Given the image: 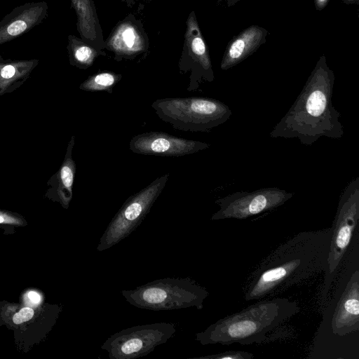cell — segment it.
Instances as JSON below:
<instances>
[{"label":"cell","instance_id":"1","mask_svg":"<svg viewBox=\"0 0 359 359\" xmlns=\"http://www.w3.org/2000/svg\"><path fill=\"white\" fill-rule=\"evenodd\" d=\"M331 228L301 231L278 245L250 274L245 290L248 302L273 296L325 272Z\"/></svg>","mask_w":359,"mask_h":359},{"label":"cell","instance_id":"2","mask_svg":"<svg viewBox=\"0 0 359 359\" xmlns=\"http://www.w3.org/2000/svg\"><path fill=\"white\" fill-rule=\"evenodd\" d=\"M334 74L322 55L300 93L284 116L269 133L272 138L299 140L311 145L322 137L340 139L344 126L332 103Z\"/></svg>","mask_w":359,"mask_h":359},{"label":"cell","instance_id":"3","mask_svg":"<svg viewBox=\"0 0 359 359\" xmlns=\"http://www.w3.org/2000/svg\"><path fill=\"white\" fill-rule=\"evenodd\" d=\"M299 311L296 302L278 297L261 300L196 334L202 345H248L262 342L266 334Z\"/></svg>","mask_w":359,"mask_h":359},{"label":"cell","instance_id":"4","mask_svg":"<svg viewBox=\"0 0 359 359\" xmlns=\"http://www.w3.org/2000/svg\"><path fill=\"white\" fill-rule=\"evenodd\" d=\"M121 294L132 306L151 311H170L189 307L201 310L209 294L194 280L187 278H164L149 282Z\"/></svg>","mask_w":359,"mask_h":359},{"label":"cell","instance_id":"5","mask_svg":"<svg viewBox=\"0 0 359 359\" xmlns=\"http://www.w3.org/2000/svg\"><path fill=\"white\" fill-rule=\"evenodd\" d=\"M151 106L160 119L185 132H208L232 115L228 105L211 97L161 98Z\"/></svg>","mask_w":359,"mask_h":359},{"label":"cell","instance_id":"6","mask_svg":"<svg viewBox=\"0 0 359 359\" xmlns=\"http://www.w3.org/2000/svg\"><path fill=\"white\" fill-rule=\"evenodd\" d=\"M359 219V177L353 179L341 194L331 227V239L325 272L323 298L326 301L330 287L351 242Z\"/></svg>","mask_w":359,"mask_h":359},{"label":"cell","instance_id":"7","mask_svg":"<svg viewBox=\"0 0 359 359\" xmlns=\"http://www.w3.org/2000/svg\"><path fill=\"white\" fill-rule=\"evenodd\" d=\"M168 177V173L158 177L126 200L102 235L97 246L98 252L120 243L140 226L164 189Z\"/></svg>","mask_w":359,"mask_h":359},{"label":"cell","instance_id":"8","mask_svg":"<svg viewBox=\"0 0 359 359\" xmlns=\"http://www.w3.org/2000/svg\"><path fill=\"white\" fill-rule=\"evenodd\" d=\"M177 332L173 323H154L123 329L110 335L101 346L110 359H135L147 355L166 343Z\"/></svg>","mask_w":359,"mask_h":359},{"label":"cell","instance_id":"9","mask_svg":"<svg viewBox=\"0 0 359 359\" xmlns=\"http://www.w3.org/2000/svg\"><path fill=\"white\" fill-rule=\"evenodd\" d=\"M294 193L278 187H266L253 191H236L218 198L219 210L212 220L243 219L277 208L293 197Z\"/></svg>","mask_w":359,"mask_h":359},{"label":"cell","instance_id":"10","mask_svg":"<svg viewBox=\"0 0 359 359\" xmlns=\"http://www.w3.org/2000/svg\"><path fill=\"white\" fill-rule=\"evenodd\" d=\"M322 323H329L332 335L345 337L359 331V270L343 277Z\"/></svg>","mask_w":359,"mask_h":359},{"label":"cell","instance_id":"11","mask_svg":"<svg viewBox=\"0 0 359 359\" xmlns=\"http://www.w3.org/2000/svg\"><path fill=\"white\" fill-rule=\"evenodd\" d=\"M184 46L179 61L182 74L190 72L188 91L196 90L202 82L215 79L208 48L201 32L195 13L191 11L187 20Z\"/></svg>","mask_w":359,"mask_h":359},{"label":"cell","instance_id":"12","mask_svg":"<svg viewBox=\"0 0 359 359\" xmlns=\"http://www.w3.org/2000/svg\"><path fill=\"white\" fill-rule=\"evenodd\" d=\"M210 144L176 137L162 131L137 134L130 140V150L137 154L177 157L208 149Z\"/></svg>","mask_w":359,"mask_h":359},{"label":"cell","instance_id":"13","mask_svg":"<svg viewBox=\"0 0 359 359\" xmlns=\"http://www.w3.org/2000/svg\"><path fill=\"white\" fill-rule=\"evenodd\" d=\"M148 48L149 39L143 25L133 15L119 22L104 41V49L112 52L116 60L133 59Z\"/></svg>","mask_w":359,"mask_h":359},{"label":"cell","instance_id":"14","mask_svg":"<svg viewBox=\"0 0 359 359\" xmlns=\"http://www.w3.org/2000/svg\"><path fill=\"white\" fill-rule=\"evenodd\" d=\"M45 1L31 2L15 7L0 21V45L15 39L39 25L47 16Z\"/></svg>","mask_w":359,"mask_h":359},{"label":"cell","instance_id":"15","mask_svg":"<svg viewBox=\"0 0 359 359\" xmlns=\"http://www.w3.org/2000/svg\"><path fill=\"white\" fill-rule=\"evenodd\" d=\"M269 32L264 27L252 25L235 36L228 43L220 68L227 70L251 55L265 43Z\"/></svg>","mask_w":359,"mask_h":359},{"label":"cell","instance_id":"16","mask_svg":"<svg viewBox=\"0 0 359 359\" xmlns=\"http://www.w3.org/2000/svg\"><path fill=\"white\" fill-rule=\"evenodd\" d=\"M74 144L75 136L72 135L68 142L65 156L59 170L48 182V185L50 186L48 194L65 208L69 207L72 198V188L76 174V164L72 158Z\"/></svg>","mask_w":359,"mask_h":359},{"label":"cell","instance_id":"17","mask_svg":"<svg viewBox=\"0 0 359 359\" xmlns=\"http://www.w3.org/2000/svg\"><path fill=\"white\" fill-rule=\"evenodd\" d=\"M72 4L76 13L81 38L103 53L104 40L93 1L72 0Z\"/></svg>","mask_w":359,"mask_h":359},{"label":"cell","instance_id":"18","mask_svg":"<svg viewBox=\"0 0 359 359\" xmlns=\"http://www.w3.org/2000/svg\"><path fill=\"white\" fill-rule=\"evenodd\" d=\"M39 60H0V95L11 93L29 77L39 63Z\"/></svg>","mask_w":359,"mask_h":359},{"label":"cell","instance_id":"19","mask_svg":"<svg viewBox=\"0 0 359 359\" xmlns=\"http://www.w3.org/2000/svg\"><path fill=\"white\" fill-rule=\"evenodd\" d=\"M67 50L70 64L82 69L92 66L100 55H104L81 38L74 35L68 36Z\"/></svg>","mask_w":359,"mask_h":359},{"label":"cell","instance_id":"20","mask_svg":"<svg viewBox=\"0 0 359 359\" xmlns=\"http://www.w3.org/2000/svg\"><path fill=\"white\" fill-rule=\"evenodd\" d=\"M122 75L113 72H101L90 76L82 82L79 88L88 92L112 93L114 87L120 81Z\"/></svg>","mask_w":359,"mask_h":359},{"label":"cell","instance_id":"21","mask_svg":"<svg viewBox=\"0 0 359 359\" xmlns=\"http://www.w3.org/2000/svg\"><path fill=\"white\" fill-rule=\"evenodd\" d=\"M254 355L251 353L240 351H229L205 356L195 357L192 359H252Z\"/></svg>","mask_w":359,"mask_h":359},{"label":"cell","instance_id":"22","mask_svg":"<svg viewBox=\"0 0 359 359\" xmlns=\"http://www.w3.org/2000/svg\"><path fill=\"white\" fill-rule=\"evenodd\" d=\"M34 311L30 307H24L16 313L13 317V322L16 325H20L27 322L32 318Z\"/></svg>","mask_w":359,"mask_h":359},{"label":"cell","instance_id":"23","mask_svg":"<svg viewBox=\"0 0 359 359\" xmlns=\"http://www.w3.org/2000/svg\"><path fill=\"white\" fill-rule=\"evenodd\" d=\"M18 218L13 214L0 211V224L6 222H16Z\"/></svg>","mask_w":359,"mask_h":359},{"label":"cell","instance_id":"24","mask_svg":"<svg viewBox=\"0 0 359 359\" xmlns=\"http://www.w3.org/2000/svg\"><path fill=\"white\" fill-rule=\"evenodd\" d=\"M27 298L33 304H39L41 300L39 294L35 291H30L27 293Z\"/></svg>","mask_w":359,"mask_h":359},{"label":"cell","instance_id":"25","mask_svg":"<svg viewBox=\"0 0 359 359\" xmlns=\"http://www.w3.org/2000/svg\"><path fill=\"white\" fill-rule=\"evenodd\" d=\"M330 0H314L315 7L317 11L323 10L327 4Z\"/></svg>","mask_w":359,"mask_h":359},{"label":"cell","instance_id":"26","mask_svg":"<svg viewBox=\"0 0 359 359\" xmlns=\"http://www.w3.org/2000/svg\"><path fill=\"white\" fill-rule=\"evenodd\" d=\"M241 0H226V5L228 7L232 6Z\"/></svg>","mask_w":359,"mask_h":359},{"label":"cell","instance_id":"27","mask_svg":"<svg viewBox=\"0 0 359 359\" xmlns=\"http://www.w3.org/2000/svg\"><path fill=\"white\" fill-rule=\"evenodd\" d=\"M346 4H358V0H341Z\"/></svg>","mask_w":359,"mask_h":359},{"label":"cell","instance_id":"28","mask_svg":"<svg viewBox=\"0 0 359 359\" xmlns=\"http://www.w3.org/2000/svg\"><path fill=\"white\" fill-rule=\"evenodd\" d=\"M126 4H127L128 6H133L136 1H138L140 0H122Z\"/></svg>","mask_w":359,"mask_h":359},{"label":"cell","instance_id":"29","mask_svg":"<svg viewBox=\"0 0 359 359\" xmlns=\"http://www.w3.org/2000/svg\"><path fill=\"white\" fill-rule=\"evenodd\" d=\"M1 59V57H0V60Z\"/></svg>","mask_w":359,"mask_h":359}]
</instances>
